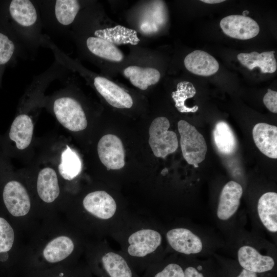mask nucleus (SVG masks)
<instances>
[{
  "label": "nucleus",
  "instance_id": "5701e85b",
  "mask_svg": "<svg viewBox=\"0 0 277 277\" xmlns=\"http://www.w3.org/2000/svg\"><path fill=\"white\" fill-rule=\"evenodd\" d=\"M93 36L103 38L114 45H135L140 41L135 30L121 25L96 30Z\"/></svg>",
  "mask_w": 277,
  "mask_h": 277
},
{
  "label": "nucleus",
  "instance_id": "1a4fd4ad",
  "mask_svg": "<svg viewBox=\"0 0 277 277\" xmlns=\"http://www.w3.org/2000/svg\"><path fill=\"white\" fill-rule=\"evenodd\" d=\"M3 197L7 210L12 215L23 216L29 212L30 197L26 188L19 182H8L4 188Z\"/></svg>",
  "mask_w": 277,
  "mask_h": 277
},
{
  "label": "nucleus",
  "instance_id": "f257e3e1",
  "mask_svg": "<svg viewBox=\"0 0 277 277\" xmlns=\"http://www.w3.org/2000/svg\"><path fill=\"white\" fill-rule=\"evenodd\" d=\"M113 236L121 245L120 252L128 262L152 261L162 247V234L155 226L130 220V217Z\"/></svg>",
  "mask_w": 277,
  "mask_h": 277
},
{
  "label": "nucleus",
  "instance_id": "473e14b6",
  "mask_svg": "<svg viewBox=\"0 0 277 277\" xmlns=\"http://www.w3.org/2000/svg\"><path fill=\"white\" fill-rule=\"evenodd\" d=\"M266 107L271 112L277 113V92L268 89L263 100Z\"/></svg>",
  "mask_w": 277,
  "mask_h": 277
},
{
  "label": "nucleus",
  "instance_id": "c85d7f7f",
  "mask_svg": "<svg viewBox=\"0 0 277 277\" xmlns=\"http://www.w3.org/2000/svg\"><path fill=\"white\" fill-rule=\"evenodd\" d=\"M81 8L76 0H57L55 2L54 14L57 22L66 26L74 21Z\"/></svg>",
  "mask_w": 277,
  "mask_h": 277
},
{
  "label": "nucleus",
  "instance_id": "2f4dec72",
  "mask_svg": "<svg viewBox=\"0 0 277 277\" xmlns=\"http://www.w3.org/2000/svg\"><path fill=\"white\" fill-rule=\"evenodd\" d=\"M153 277H185V274L183 269L180 265L170 263L156 272Z\"/></svg>",
  "mask_w": 277,
  "mask_h": 277
},
{
  "label": "nucleus",
  "instance_id": "f8f14e48",
  "mask_svg": "<svg viewBox=\"0 0 277 277\" xmlns=\"http://www.w3.org/2000/svg\"><path fill=\"white\" fill-rule=\"evenodd\" d=\"M243 188L238 183L230 181L223 187L219 197L216 215L222 221H227L237 211L243 194Z\"/></svg>",
  "mask_w": 277,
  "mask_h": 277
},
{
  "label": "nucleus",
  "instance_id": "9d476101",
  "mask_svg": "<svg viewBox=\"0 0 277 277\" xmlns=\"http://www.w3.org/2000/svg\"><path fill=\"white\" fill-rule=\"evenodd\" d=\"M220 27L226 35L239 39H249L260 32L258 23L252 18L242 15H230L222 18Z\"/></svg>",
  "mask_w": 277,
  "mask_h": 277
},
{
  "label": "nucleus",
  "instance_id": "7c9ffc66",
  "mask_svg": "<svg viewBox=\"0 0 277 277\" xmlns=\"http://www.w3.org/2000/svg\"><path fill=\"white\" fill-rule=\"evenodd\" d=\"M15 51L14 43L8 36L0 32V65L9 62Z\"/></svg>",
  "mask_w": 277,
  "mask_h": 277
},
{
  "label": "nucleus",
  "instance_id": "f3484780",
  "mask_svg": "<svg viewBox=\"0 0 277 277\" xmlns=\"http://www.w3.org/2000/svg\"><path fill=\"white\" fill-rule=\"evenodd\" d=\"M259 219L269 232H277V193L267 192L259 198L257 205Z\"/></svg>",
  "mask_w": 277,
  "mask_h": 277
},
{
  "label": "nucleus",
  "instance_id": "0eeeda50",
  "mask_svg": "<svg viewBox=\"0 0 277 277\" xmlns=\"http://www.w3.org/2000/svg\"><path fill=\"white\" fill-rule=\"evenodd\" d=\"M165 238L169 246L181 254H197L203 249L201 238L187 228H172L166 232Z\"/></svg>",
  "mask_w": 277,
  "mask_h": 277
},
{
  "label": "nucleus",
  "instance_id": "6e6552de",
  "mask_svg": "<svg viewBox=\"0 0 277 277\" xmlns=\"http://www.w3.org/2000/svg\"><path fill=\"white\" fill-rule=\"evenodd\" d=\"M98 250V261L108 277H133L129 262L120 251L105 244Z\"/></svg>",
  "mask_w": 277,
  "mask_h": 277
},
{
  "label": "nucleus",
  "instance_id": "4be33fe9",
  "mask_svg": "<svg viewBox=\"0 0 277 277\" xmlns=\"http://www.w3.org/2000/svg\"><path fill=\"white\" fill-rule=\"evenodd\" d=\"M74 248V242L70 237L61 235L54 238L46 245L43 254L47 262L56 263L71 254Z\"/></svg>",
  "mask_w": 277,
  "mask_h": 277
},
{
  "label": "nucleus",
  "instance_id": "9b49d317",
  "mask_svg": "<svg viewBox=\"0 0 277 277\" xmlns=\"http://www.w3.org/2000/svg\"><path fill=\"white\" fill-rule=\"evenodd\" d=\"M93 85L97 92L111 106L120 109L130 108L132 106L133 100L131 95L108 79L96 76L93 80Z\"/></svg>",
  "mask_w": 277,
  "mask_h": 277
},
{
  "label": "nucleus",
  "instance_id": "f03ea898",
  "mask_svg": "<svg viewBox=\"0 0 277 277\" xmlns=\"http://www.w3.org/2000/svg\"><path fill=\"white\" fill-rule=\"evenodd\" d=\"M85 212L96 221L104 232L113 235L128 217L126 212L120 210L114 197L107 191L96 190L83 199Z\"/></svg>",
  "mask_w": 277,
  "mask_h": 277
},
{
  "label": "nucleus",
  "instance_id": "6ab92c4d",
  "mask_svg": "<svg viewBox=\"0 0 277 277\" xmlns=\"http://www.w3.org/2000/svg\"><path fill=\"white\" fill-rule=\"evenodd\" d=\"M33 124L28 114H21L13 121L9 132L10 138L15 142L16 147L19 150L26 148L31 143Z\"/></svg>",
  "mask_w": 277,
  "mask_h": 277
},
{
  "label": "nucleus",
  "instance_id": "f704fd0d",
  "mask_svg": "<svg viewBox=\"0 0 277 277\" xmlns=\"http://www.w3.org/2000/svg\"><path fill=\"white\" fill-rule=\"evenodd\" d=\"M237 277H258L257 274L243 269L240 274Z\"/></svg>",
  "mask_w": 277,
  "mask_h": 277
},
{
  "label": "nucleus",
  "instance_id": "cd10ccee",
  "mask_svg": "<svg viewBox=\"0 0 277 277\" xmlns=\"http://www.w3.org/2000/svg\"><path fill=\"white\" fill-rule=\"evenodd\" d=\"M196 89L193 85L188 81H182L179 83L176 90L172 92L171 96L175 103V106L181 113H194L199 109V107L195 105L189 107L185 104L186 101L193 97L196 94Z\"/></svg>",
  "mask_w": 277,
  "mask_h": 277
},
{
  "label": "nucleus",
  "instance_id": "c9c22d12",
  "mask_svg": "<svg viewBox=\"0 0 277 277\" xmlns=\"http://www.w3.org/2000/svg\"><path fill=\"white\" fill-rule=\"evenodd\" d=\"M202 2H204L207 4H214L220 3L224 2V0H201Z\"/></svg>",
  "mask_w": 277,
  "mask_h": 277
},
{
  "label": "nucleus",
  "instance_id": "2eb2a0df",
  "mask_svg": "<svg viewBox=\"0 0 277 277\" xmlns=\"http://www.w3.org/2000/svg\"><path fill=\"white\" fill-rule=\"evenodd\" d=\"M254 143L260 151L271 159L277 158V127L265 123L255 125L252 130Z\"/></svg>",
  "mask_w": 277,
  "mask_h": 277
},
{
  "label": "nucleus",
  "instance_id": "ddd939ff",
  "mask_svg": "<svg viewBox=\"0 0 277 277\" xmlns=\"http://www.w3.org/2000/svg\"><path fill=\"white\" fill-rule=\"evenodd\" d=\"M237 255L239 263L244 269L256 273L271 270L275 264L272 257L262 254L256 249L249 245L240 247Z\"/></svg>",
  "mask_w": 277,
  "mask_h": 277
},
{
  "label": "nucleus",
  "instance_id": "393cba45",
  "mask_svg": "<svg viewBox=\"0 0 277 277\" xmlns=\"http://www.w3.org/2000/svg\"><path fill=\"white\" fill-rule=\"evenodd\" d=\"M213 138L218 151L230 155L236 150L237 141L233 130L225 122H218L213 130Z\"/></svg>",
  "mask_w": 277,
  "mask_h": 277
},
{
  "label": "nucleus",
  "instance_id": "a878e982",
  "mask_svg": "<svg viewBox=\"0 0 277 277\" xmlns=\"http://www.w3.org/2000/svg\"><path fill=\"white\" fill-rule=\"evenodd\" d=\"M89 51L95 56L113 62H121L124 55L116 46L108 41L94 36H89L86 42Z\"/></svg>",
  "mask_w": 277,
  "mask_h": 277
},
{
  "label": "nucleus",
  "instance_id": "a211bd4d",
  "mask_svg": "<svg viewBox=\"0 0 277 277\" xmlns=\"http://www.w3.org/2000/svg\"><path fill=\"white\" fill-rule=\"evenodd\" d=\"M274 51L258 53H241L237 55L240 63L251 70L259 67L263 73H272L276 71L277 63L274 56Z\"/></svg>",
  "mask_w": 277,
  "mask_h": 277
},
{
  "label": "nucleus",
  "instance_id": "e433bc0d",
  "mask_svg": "<svg viewBox=\"0 0 277 277\" xmlns=\"http://www.w3.org/2000/svg\"><path fill=\"white\" fill-rule=\"evenodd\" d=\"M8 258V255L7 252L0 253V261L2 262L6 261Z\"/></svg>",
  "mask_w": 277,
  "mask_h": 277
},
{
  "label": "nucleus",
  "instance_id": "20e7f679",
  "mask_svg": "<svg viewBox=\"0 0 277 277\" xmlns=\"http://www.w3.org/2000/svg\"><path fill=\"white\" fill-rule=\"evenodd\" d=\"M169 127V120L163 116L155 118L150 126L149 144L157 157L165 158L177 149L176 134L168 130Z\"/></svg>",
  "mask_w": 277,
  "mask_h": 277
},
{
  "label": "nucleus",
  "instance_id": "72a5a7b5",
  "mask_svg": "<svg viewBox=\"0 0 277 277\" xmlns=\"http://www.w3.org/2000/svg\"><path fill=\"white\" fill-rule=\"evenodd\" d=\"M184 271L185 277H204L203 274L193 267H187Z\"/></svg>",
  "mask_w": 277,
  "mask_h": 277
},
{
  "label": "nucleus",
  "instance_id": "7ed1b4c3",
  "mask_svg": "<svg viewBox=\"0 0 277 277\" xmlns=\"http://www.w3.org/2000/svg\"><path fill=\"white\" fill-rule=\"evenodd\" d=\"M183 156L189 165L198 167L205 159L207 146L203 135L185 120L177 123Z\"/></svg>",
  "mask_w": 277,
  "mask_h": 277
},
{
  "label": "nucleus",
  "instance_id": "412c9836",
  "mask_svg": "<svg viewBox=\"0 0 277 277\" xmlns=\"http://www.w3.org/2000/svg\"><path fill=\"white\" fill-rule=\"evenodd\" d=\"M9 11L13 21L22 27H32L37 22V11L30 1L13 0L10 3Z\"/></svg>",
  "mask_w": 277,
  "mask_h": 277
},
{
  "label": "nucleus",
  "instance_id": "c756f323",
  "mask_svg": "<svg viewBox=\"0 0 277 277\" xmlns=\"http://www.w3.org/2000/svg\"><path fill=\"white\" fill-rule=\"evenodd\" d=\"M14 241V232L9 223L0 217V253L9 251Z\"/></svg>",
  "mask_w": 277,
  "mask_h": 277
},
{
  "label": "nucleus",
  "instance_id": "39448f33",
  "mask_svg": "<svg viewBox=\"0 0 277 277\" xmlns=\"http://www.w3.org/2000/svg\"><path fill=\"white\" fill-rule=\"evenodd\" d=\"M53 110L58 121L68 130L77 132L86 128L85 113L81 104L73 98H57L53 103Z\"/></svg>",
  "mask_w": 277,
  "mask_h": 277
},
{
  "label": "nucleus",
  "instance_id": "aec40b11",
  "mask_svg": "<svg viewBox=\"0 0 277 277\" xmlns=\"http://www.w3.org/2000/svg\"><path fill=\"white\" fill-rule=\"evenodd\" d=\"M37 193L42 201L50 203L54 201L60 192L57 174L51 168L43 169L37 180Z\"/></svg>",
  "mask_w": 277,
  "mask_h": 277
},
{
  "label": "nucleus",
  "instance_id": "4468645a",
  "mask_svg": "<svg viewBox=\"0 0 277 277\" xmlns=\"http://www.w3.org/2000/svg\"><path fill=\"white\" fill-rule=\"evenodd\" d=\"M167 19V10L164 2L153 1L142 15L139 28L145 34H154L163 28Z\"/></svg>",
  "mask_w": 277,
  "mask_h": 277
},
{
  "label": "nucleus",
  "instance_id": "4c0bfd02",
  "mask_svg": "<svg viewBox=\"0 0 277 277\" xmlns=\"http://www.w3.org/2000/svg\"><path fill=\"white\" fill-rule=\"evenodd\" d=\"M58 277H61V276H58Z\"/></svg>",
  "mask_w": 277,
  "mask_h": 277
},
{
  "label": "nucleus",
  "instance_id": "423d86ee",
  "mask_svg": "<svg viewBox=\"0 0 277 277\" xmlns=\"http://www.w3.org/2000/svg\"><path fill=\"white\" fill-rule=\"evenodd\" d=\"M97 149L101 162L108 169L118 170L125 166L124 146L121 140L116 135L108 134L102 136Z\"/></svg>",
  "mask_w": 277,
  "mask_h": 277
},
{
  "label": "nucleus",
  "instance_id": "dca6fc26",
  "mask_svg": "<svg viewBox=\"0 0 277 277\" xmlns=\"http://www.w3.org/2000/svg\"><path fill=\"white\" fill-rule=\"evenodd\" d=\"M184 65L190 72L199 75L208 76L216 73L219 64L216 60L207 52L194 50L184 59Z\"/></svg>",
  "mask_w": 277,
  "mask_h": 277
},
{
  "label": "nucleus",
  "instance_id": "bb28decb",
  "mask_svg": "<svg viewBox=\"0 0 277 277\" xmlns=\"http://www.w3.org/2000/svg\"><path fill=\"white\" fill-rule=\"evenodd\" d=\"M82 163L76 151L67 146L61 154V163L58 171L61 176L65 180L71 181L81 172Z\"/></svg>",
  "mask_w": 277,
  "mask_h": 277
},
{
  "label": "nucleus",
  "instance_id": "b1692460",
  "mask_svg": "<svg viewBox=\"0 0 277 277\" xmlns=\"http://www.w3.org/2000/svg\"><path fill=\"white\" fill-rule=\"evenodd\" d=\"M124 74L133 86L143 90L156 84L161 77V74L157 69L137 66L127 67L124 70Z\"/></svg>",
  "mask_w": 277,
  "mask_h": 277
}]
</instances>
